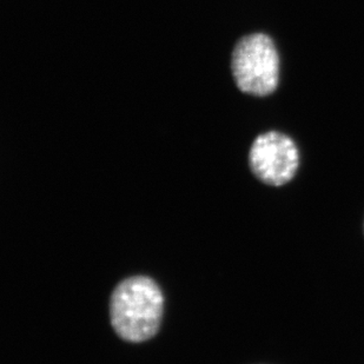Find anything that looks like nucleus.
<instances>
[{
	"instance_id": "obj_2",
	"label": "nucleus",
	"mask_w": 364,
	"mask_h": 364,
	"mask_svg": "<svg viewBox=\"0 0 364 364\" xmlns=\"http://www.w3.org/2000/svg\"><path fill=\"white\" fill-rule=\"evenodd\" d=\"M231 73L238 90L255 97L272 95L279 85V57L264 33H252L237 41L231 55Z\"/></svg>"
},
{
	"instance_id": "obj_1",
	"label": "nucleus",
	"mask_w": 364,
	"mask_h": 364,
	"mask_svg": "<svg viewBox=\"0 0 364 364\" xmlns=\"http://www.w3.org/2000/svg\"><path fill=\"white\" fill-rule=\"evenodd\" d=\"M163 306L164 296L154 279L148 276H131L118 283L111 294V326L125 342H145L159 333Z\"/></svg>"
},
{
	"instance_id": "obj_3",
	"label": "nucleus",
	"mask_w": 364,
	"mask_h": 364,
	"mask_svg": "<svg viewBox=\"0 0 364 364\" xmlns=\"http://www.w3.org/2000/svg\"><path fill=\"white\" fill-rule=\"evenodd\" d=\"M249 166L255 177L267 186H284L299 170V148L287 134L269 131L251 145Z\"/></svg>"
}]
</instances>
